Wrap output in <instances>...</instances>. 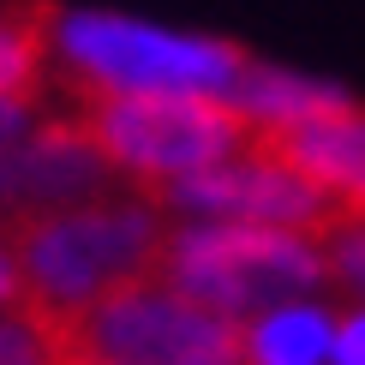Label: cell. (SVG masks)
Returning <instances> with one entry per match:
<instances>
[{
    "mask_svg": "<svg viewBox=\"0 0 365 365\" xmlns=\"http://www.w3.org/2000/svg\"><path fill=\"white\" fill-rule=\"evenodd\" d=\"M0 365H66V336L42 312H0Z\"/></svg>",
    "mask_w": 365,
    "mask_h": 365,
    "instance_id": "12",
    "label": "cell"
},
{
    "mask_svg": "<svg viewBox=\"0 0 365 365\" xmlns=\"http://www.w3.org/2000/svg\"><path fill=\"white\" fill-rule=\"evenodd\" d=\"M294 174H306L341 210H365V102L347 114H329L317 126H299L269 144Z\"/></svg>",
    "mask_w": 365,
    "mask_h": 365,
    "instance_id": "9",
    "label": "cell"
},
{
    "mask_svg": "<svg viewBox=\"0 0 365 365\" xmlns=\"http://www.w3.org/2000/svg\"><path fill=\"white\" fill-rule=\"evenodd\" d=\"M162 210L186 222H240V227H287V234H324L341 216L336 197H324L306 174H294L269 144L240 150V156L197 168L186 180L156 192Z\"/></svg>",
    "mask_w": 365,
    "mask_h": 365,
    "instance_id": "6",
    "label": "cell"
},
{
    "mask_svg": "<svg viewBox=\"0 0 365 365\" xmlns=\"http://www.w3.org/2000/svg\"><path fill=\"white\" fill-rule=\"evenodd\" d=\"M317 246H324L329 282L347 287V294L365 306V210H341V216L317 234Z\"/></svg>",
    "mask_w": 365,
    "mask_h": 365,
    "instance_id": "13",
    "label": "cell"
},
{
    "mask_svg": "<svg viewBox=\"0 0 365 365\" xmlns=\"http://www.w3.org/2000/svg\"><path fill=\"white\" fill-rule=\"evenodd\" d=\"M156 276L197 306L252 324L257 312L287 299H317L329 287V264L317 234L287 227H240V222H180L162 240Z\"/></svg>",
    "mask_w": 365,
    "mask_h": 365,
    "instance_id": "3",
    "label": "cell"
},
{
    "mask_svg": "<svg viewBox=\"0 0 365 365\" xmlns=\"http://www.w3.org/2000/svg\"><path fill=\"white\" fill-rule=\"evenodd\" d=\"M66 365H120V359H96V354H72L66 347Z\"/></svg>",
    "mask_w": 365,
    "mask_h": 365,
    "instance_id": "17",
    "label": "cell"
},
{
    "mask_svg": "<svg viewBox=\"0 0 365 365\" xmlns=\"http://www.w3.org/2000/svg\"><path fill=\"white\" fill-rule=\"evenodd\" d=\"M84 138L102 150L114 180L156 197L162 186L246 150V120L216 96H78Z\"/></svg>",
    "mask_w": 365,
    "mask_h": 365,
    "instance_id": "4",
    "label": "cell"
},
{
    "mask_svg": "<svg viewBox=\"0 0 365 365\" xmlns=\"http://www.w3.org/2000/svg\"><path fill=\"white\" fill-rule=\"evenodd\" d=\"M24 306V276H19V252H12V227H0V312Z\"/></svg>",
    "mask_w": 365,
    "mask_h": 365,
    "instance_id": "15",
    "label": "cell"
},
{
    "mask_svg": "<svg viewBox=\"0 0 365 365\" xmlns=\"http://www.w3.org/2000/svg\"><path fill=\"white\" fill-rule=\"evenodd\" d=\"M48 60L66 66L72 96H216L227 102L246 48L204 30L150 24L102 6H42Z\"/></svg>",
    "mask_w": 365,
    "mask_h": 365,
    "instance_id": "2",
    "label": "cell"
},
{
    "mask_svg": "<svg viewBox=\"0 0 365 365\" xmlns=\"http://www.w3.org/2000/svg\"><path fill=\"white\" fill-rule=\"evenodd\" d=\"M329 365H365V306H354L347 317H336V347Z\"/></svg>",
    "mask_w": 365,
    "mask_h": 365,
    "instance_id": "14",
    "label": "cell"
},
{
    "mask_svg": "<svg viewBox=\"0 0 365 365\" xmlns=\"http://www.w3.org/2000/svg\"><path fill=\"white\" fill-rule=\"evenodd\" d=\"M227 108L246 120V132L257 144H276L299 126H317L329 114L359 108V96L336 78H317V72H294V66H276V60H246Z\"/></svg>",
    "mask_w": 365,
    "mask_h": 365,
    "instance_id": "8",
    "label": "cell"
},
{
    "mask_svg": "<svg viewBox=\"0 0 365 365\" xmlns=\"http://www.w3.org/2000/svg\"><path fill=\"white\" fill-rule=\"evenodd\" d=\"M60 336L72 354H96L120 365H246V324L186 299L162 276H144L96 299Z\"/></svg>",
    "mask_w": 365,
    "mask_h": 365,
    "instance_id": "5",
    "label": "cell"
},
{
    "mask_svg": "<svg viewBox=\"0 0 365 365\" xmlns=\"http://www.w3.org/2000/svg\"><path fill=\"white\" fill-rule=\"evenodd\" d=\"M108 186H114V168L84 138L78 120H36L0 156V210H12V222L108 197Z\"/></svg>",
    "mask_w": 365,
    "mask_h": 365,
    "instance_id": "7",
    "label": "cell"
},
{
    "mask_svg": "<svg viewBox=\"0 0 365 365\" xmlns=\"http://www.w3.org/2000/svg\"><path fill=\"white\" fill-rule=\"evenodd\" d=\"M168 240V210L150 192L90 197L12 222V252L24 276V306L66 329L78 312L144 282Z\"/></svg>",
    "mask_w": 365,
    "mask_h": 365,
    "instance_id": "1",
    "label": "cell"
},
{
    "mask_svg": "<svg viewBox=\"0 0 365 365\" xmlns=\"http://www.w3.org/2000/svg\"><path fill=\"white\" fill-rule=\"evenodd\" d=\"M30 126H36V102H6V96H0V156L24 138Z\"/></svg>",
    "mask_w": 365,
    "mask_h": 365,
    "instance_id": "16",
    "label": "cell"
},
{
    "mask_svg": "<svg viewBox=\"0 0 365 365\" xmlns=\"http://www.w3.org/2000/svg\"><path fill=\"white\" fill-rule=\"evenodd\" d=\"M336 312L324 299H287L246 324V365H329Z\"/></svg>",
    "mask_w": 365,
    "mask_h": 365,
    "instance_id": "10",
    "label": "cell"
},
{
    "mask_svg": "<svg viewBox=\"0 0 365 365\" xmlns=\"http://www.w3.org/2000/svg\"><path fill=\"white\" fill-rule=\"evenodd\" d=\"M48 84V24L42 0H0V96L36 102Z\"/></svg>",
    "mask_w": 365,
    "mask_h": 365,
    "instance_id": "11",
    "label": "cell"
}]
</instances>
